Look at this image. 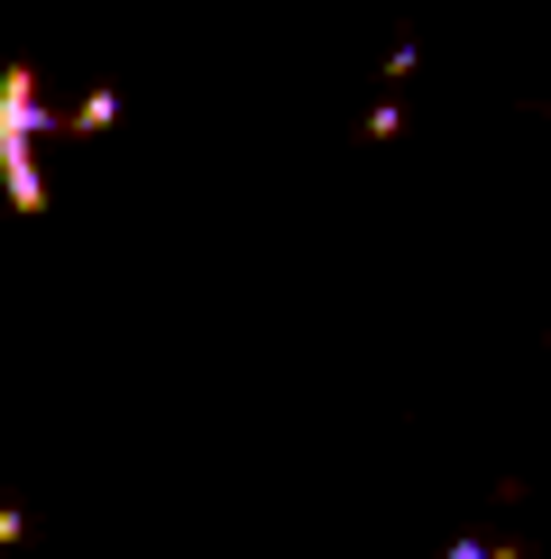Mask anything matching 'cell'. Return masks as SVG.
I'll use <instances>...</instances> for the list:
<instances>
[{
	"label": "cell",
	"mask_w": 551,
	"mask_h": 559,
	"mask_svg": "<svg viewBox=\"0 0 551 559\" xmlns=\"http://www.w3.org/2000/svg\"><path fill=\"white\" fill-rule=\"evenodd\" d=\"M110 120H120V92H92V102L74 110V129H110Z\"/></svg>",
	"instance_id": "obj_2"
},
{
	"label": "cell",
	"mask_w": 551,
	"mask_h": 559,
	"mask_svg": "<svg viewBox=\"0 0 551 559\" xmlns=\"http://www.w3.org/2000/svg\"><path fill=\"white\" fill-rule=\"evenodd\" d=\"M37 64H10L0 74V183H10V202H19V221H37L46 212V175H37Z\"/></svg>",
	"instance_id": "obj_1"
}]
</instances>
